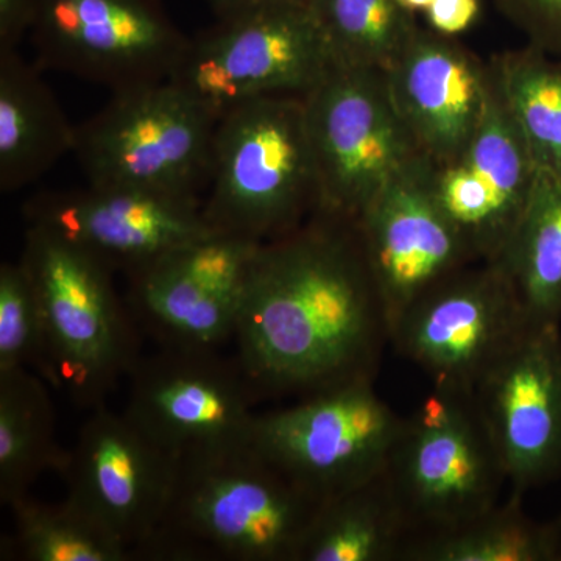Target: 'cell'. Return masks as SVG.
<instances>
[{"label":"cell","instance_id":"6da1fadb","mask_svg":"<svg viewBox=\"0 0 561 561\" xmlns=\"http://www.w3.org/2000/svg\"><path fill=\"white\" fill-rule=\"evenodd\" d=\"M243 373L257 397H311L375 381L390 343L356 220L316 213L262 242L238 306Z\"/></svg>","mask_w":561,"mask_h":561},{"label":"cell","instance_id":"7a4b0ae2","mask_svg":"<svg viewBox=\"0 0 561 561\" xmlns=\"http://www.w3.org/2000/svg\"><path fill=\"white\" fill-rule=\"evenodd\" d=\"M321 505L253 446L190 454L140 559L301 561Z\"/></svg>","mask_w":561,"mask_h":561},{"label":"cell","instance_id":"3957f363","mask_svg":"<svg viewBox=\"0 0 561 561\" xmlns=\"http://www.w3.org/2000/svg\"><path fill=\"white\" fill-rule=\"evenodd\" d=\"M319 173L302 95H264L216 125L203 216L224 234L268 242L319 209Z\"/></svg>","mask_w":561,"mask_h":561},{"label":"cell","instance_id":"277c9868","mask_svg":"<svg viewBox=\"0 0 561 561\" xmlns=\"http://www.w3.org/2000/svg\"><path fill=\"white\" fill-rule=\"evenodd\" d=\"M22 265L44 328L41 375L80 408H101L140 357L138 327L113 284V268L46 228L27 225Z\"/></svg>","mask_w":561,"mask_h":561},{"label":"cell","instance_id":"5b68a950","mask_svg":"<svg viewBox=\"0 0 561 561\" xmlns=\"http://www.w3.org/2000/svg\"><path fill=\"white\" fill-rule=\"evenodd\" d=\"M217 122L171 80L142 84L77 125L73 154L88 184L202 201Z\"/></svg>","mask_w":561,"mask_h":561},{"label":"cell","instance_id":"8992f818","mask_svg":"<svg viewBox=\"0 0 561 561\" xmlns=\"http://www.w3.org/2000/svg\"><path fill=\"white\" fill-rule=\"evenodd\" d=\"M383 478L415 540L489 511L508 483L474 397L435 387L405 416Z\"/></svg>","mask_w":561,"mask_h":561},{"label":"cell","instance_id":"52a82bcc","mask_svg":"<svg viewBox=\"0 0 561 561\" xmlns=\"http://www.w3.org/2000/svg\"><path fill=\"white\" fill-rule=\"evenodd\" d=\"M302 102L319 173L317 213L356 220L391 180L427 161L382 70L334 66Z\"/></svg>","mask_w":561,"mask_h":561},{"label":"cell","instance_id":"ba28073f","mask_svg":"<svg viewBox=\"0 0 561 561\" xmlns=\"http://www.w3.org/2000/svg\"><path fill=\"white\" fill-rule=\"evenodd\" d=\"M404 419L364 379L257 413L251 446L324 502L386 471Z\"/></svg>","mask_w":561,"mask_h":561},{"label":"cell","instance_id":"9c48e42d","mask_svg":"<svg viewBox=\"0 0 561 561\" xmlns=\"http://www.w3.org/2000/svg\"><path fill=\"white\" fill-rule=\"evenodd\" d=\"M334 68L312 7L217 20L190 38L171 80L217 119L264 95H305Z\"/></svg>","mask_w":561,"mask_h":561},{"label":"cell","instance_id":"30bf717a","mask_svg":"<svg viewBox=\"0 0 561 561\" xmlns=\"http://www.w3.org/2000/svg\"><path fill=\"white\" fill-rule=\"evenodd\" d=\"M500 262L463 268L427 291L391 330L390 345L435 389L470 393L531 327Z\"/></svg>","mask_w":561,"mask_h":561},{"label":"cell","instance_id":"8fae6325","mask_svg":"<svg viewBox=\"0 0 561 561\" xmlns=\"http://www.w3.org/2000/svg\"><path fill=\"white\" fill-rule=\"evenodd\" d=\"M128 381L125 415L176 459L251 446L260 397L236 357L161 346Z\"/></svg>","mask_w":561,"mask_h":561},{"label":"cell","instance_id":"7c38bea8","mask_svg":"<svg viewBox=\"0 0 561 561\" xmlns=\"http://www.w3.org/2000/svg\"><path fill=\"white\" fill-rule=\"evenodd\" d=\"M31 38L43 68L113 92L168 81L190 43L161 0H38Z\"/></svg>","mask_w":561,"mask_h":561},{"label":"cell","instance_id":"4fadbf2b","mask_svg":"<svg viewBox=\"0 0 561 561\" xmlns=\"http://www.w3.org/2000/svg\"><path fill=\"white\" fill-rule=\"evenodd\" d=\"M485 105L470 142L454 160L431 168V187L476 262H497L522 224L537 165L493 66Z\"/></svg>","mask_w":561,"mask_h":561},{"label":"cell","instance_id":"5bb4252c","mask_svg":"<svg viewBox=\"0 0 561 561\" xmlns=\"http://www.w3.org/2000/svg\"><path fill=\"white\" fill-rule=\"evenodd\" d=\"M176 459L124 412L92 409L60 474L66 500L127 546L136 559L171 501Z\"/></svg>","mask_w":561,"mask_h":561},{"label":"cell","instance_id":"9a60e30c","mask_svg":"<svg viewBox=\"0 0 561 561\" xmlns=\"http://www.w3.org/2000/svg\"><path fill=\"white\" fill-rule=\"evenodd\" d=\"M431 168L423 161L391 180L356 219L390 341L394 324L416 301L476 262L432 194Z\"/></svg>","mask_w":561,"mask_h":561},{"label":"cell","instance_id":"2e32d148","mask_svg":"<svg viewBox=\"0 0 561 561\" xmlns=\"http://www.w3.org/2000/svg\"><path fill=\"white\" fill-rule=\"evenodd\" d=\"M504 463L511 494L561 476L560 323L531 324L472 391Z\"/></svg>","mask_w":561,"mask_h":561},{"label":"cell","instance_id":"e0dca14e","mask_svg":"<svg viewBox=\"0 0 561 561\" xmlns=\"http://www.w3.org/2000/svg\"><path fill=\"white\" fill-rule=\"evenodd\" d=\"M22 216L125 275L216 232L203 216V201L94 184L33 195Z\"/></svg>","mask_w":561,"mask_h":561},{"label":"cell","instance_id":"ac0fdd59","mask_svg":"<svg viewBox=\"0 0 561 561\" xmlns=\"http://www.w3.org/2000/svg\"><path fill=\"white\" fill-rule=\"evenodd\" d=\"M383 76L421 154L432 165L454 160L481 121L486 65L449 36L419 27Z\"/></svg>","mask_w":561,"mask_h":561},{"label":"cell","instance_id":"d6986e66","mask_svg":"<svg viewBox=\"0 0 561 561\" xmlns=\"http://www.w3.org/2000/svg\"><path fill=\"white\" fill-rule=\"evenodd\" d=\"M76 131L39 70L18 50L0 51V191L31 186L73 153Z\"/></svg>","mask_w":561,"mask_h":561},{"label":"cell","instance_id":"ffe728a7","mask_svg":"<svg viewBox=\"0 0 561 561\" xmlns=\"http://www.w3.org/2000/svg\"><path fill=\"white\" fill-rule=\"evenodd\" d=\"M127 276L133 317L161 346L219 350L234 337L238 305L210 294L164 256Z\"/></svg>","mask_w":561,"mask_h":561},{"label":"cell","instance_id":"44dd1931","mask_svg":"<svg viewBox=\"0 0 561 561\" xmlns=\"http://www.w3.org/2000/svg\"><path fill=\"white\" fill-rule=\"evenodd\" d=\"M415 537L382 472L323 502L301 561H404Z\"/></svg>","mask_w":561,"mask_h":561},{"label":"cell","instance_id":"7402d4cb","mask_svg":"<svg viewBox=\"0 0 561 561\" xmlns=\"http://www.w3.org/2000/svg\"><path fill=\"white\" fill-rule=\"evenodd\" d=\"M46 379L27 368L0 373V502L31 494L43 472L60 474L68 451L58 445Z\"/></svg>","mask_w":561,"mask_h":561},{"label":"cell","instance_id":"603a6c76","mask_svg":"<svg viewBox=\"0 0 561 561\" xmlns=\"http://www.w3.org/2000/svg\"><path fill=\"white\" fill-rule=\"evenodd\" d=\"M556 523H538L523 508V497L497 502L467 522L416 538L404 561H560Z\"/></svg>","mask_w":561,"mask_h":561},{"label":"cell","instance_id":"cb8c5ba5","mask_svg":"<svg viewBox=\"0 0 561 561\" xmlns=\"http://www.w3.org/2000/svg\"><path fill=\"white\" fill-rule=\"evenodd\" d=\"M534 324L561 319V175L537 173L529 205L500 261Z\"/></svg>","mask_w":561,"mask_h":561},{"label":"cell","instance_id":"d4e9b609","mask_svg":"<svg viewBox=\"0 0 561 561\" xmlns=\"http://www.w3.org/2000/svg\"><path fill=\"white\" fill-rule=\"evenodd\" d=\"M13 534L2 540V560L133 561L135 553L69 500L44 504L31 494L11 502Z\"/></svg>","mask_w":561,"mask_h":561},{"label":"cell","instance_id":"484cf974","mask_svg":"<svg viewBox=\"0 0 561 561\" xmlns=\"http://www.w3.org/2000/svg\"><path fill=\"white\" fill-rule=\"evenodd\" d=\"M537 171L561 175V58L535 46L491 60Z\"/></svg>","mask_w":561,"mask_h":561},{"label":"cell","instance_id":"4316f807","mask_svg":"<svg viewBox=\"0 0 561 561\" xmlns=\"http://www.w3.org/2000/svg\"><path fill=\"white\" fill-rule=\"evenodd\" d=\"M334 66L387 70L420 27L397 0H313Z\"/></svg>","mask_w":561,"mask_h":561},{"label":"cell","instance_id":"83f0119b","mask_svg":"<svg viewBox=\"0 0 561 561\" xmlns=\"http://www.w3.org/2000/svg\"><path fill=\"white\" fill-rule=\"evenodd\" d=\"M43 317L22 262L0 265V373L44 367Z\"/></svg>","mask_w":561,"mask_h":561},{"label":"cell","instance_id":"f1b7e54d","mask_svg":"<svg viewBox=\"0 0 561 561\" xmlns=\"http://www.w3.org/2000/svg\"><path fill=\"white\" fill-rule=\"evenodd\" d=\"M538 47L561 58V0H491Z\"/></svg>","mask_w":561,"mask_h":561},{"label":"cell","instance_id":"f546056e","mask_svg":"<svg viewBox=\"0 0 561 561\" xmlns=\"http://www.w3.org/2000/svg\"><path fill=\"white\" fill-rule=\"evenodd\" d=\"M481 9V0H434L424 14L431 31L453 38L478 21Z\"/></svg>","mask_w":561,"mask_h":561},{"label":"cell","instance_id":"4dcf8cb0","mask_svg":"<svg viewBox=\"0 0 561 561\" xmlns=\"http://www.w3.org/2000/svg\"><path fill=\"white\" fill-rule=\"evenodd\" d=\"M38 0H0V51L18 50L31 35Z\"/></svg>","mask_w":561,"mask_h":561},{"label":"cell","instance_id":"1f68e13d","mask_svg":"<svg viewBox=\"0 0 561 561\" xmlns=\"http://www.w3.org/2000/svg\"><path fill=\"white\" fill-rule=\"evenodd\" d=\"M217 20H230L254 11L312 7L313 0H203Z\"/></svg>","mask_w":561,"mask_h":561},{"label":"cell","instance_id":"d6a6232c","mask_svg":"<svg viewBox=\"0 0 561 561\" xmlns=\"http://www.w3.org/2000/svg\"><path fill=\"white\" fill-rule=\"evenodd\" d=\"M397 2L402 9L416 13V11H426L434 0H397Z\"/></svg>","mask_w":561,"mask_h":561},{"label":"cell","instance_id":"836d02e7","mask_svg":"<svg viewBox=\"0 0 561 561\" xmlns=\"http://www.w3.org/2000/svg\"><path fill=\"white\" fill-rule=\"evenodd\" d=\"M556 524H557V527H559V530H560V534H561V516H560L559 519H557Z\"/></svg>","mask_w":561,"mask_h":561}]
</instances>
